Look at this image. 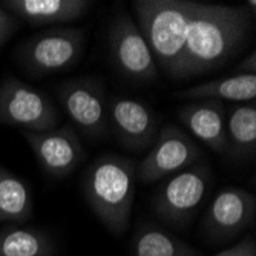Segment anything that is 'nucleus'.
<instances>
[{"instance_id":"1","label":"nucleus","mask_w":256,"mask_h":256,"mask_svg":"<svg viewBox=\"0 0 256 256\" xmlns=\"http://www.w3.org/2000/svg\"><path fill=\"white\" fill-rule=\"evenodd\" d=\"M250 32L247 6L192 2L178 80L215 71L234 57Z\"/></svg>"},{"instance_id":"2","label":"nucleus","mask_w":256,"mask_h":256,"mask_svg":"<svg viewBox=\"0 0 256 256\" xmlns=\"http://www.w3.org/2000/svg\"><path fill=\"white\" fill-rule=\"evenodd\" d=\"M136 186V162L106 154L97 158L83 176L84 198L92 212L112 235H123L132 215Z\"/></svg>"},{"instance_id":"3","label":"nucleus","mask_w":256,"mask_h":256,"mask_svg":"<svg viewBox=\"0 0 256 256\" xmlns=\"http://www.w3.org/2000/svg\"><path fill=\"white\" fill-rule=\"evenodd\" d=\"M132 8L156 66L178 80L192 0H136Z\"/></svg>"},{"instance_id":"4","label":"nucleus","mask_w":256,"mask_h":256,"mask_svg":"<svg viewBox=\"0 0 256 256\" xmlns=\"http://www.w3.org/2000/svg\"><path fill=\"white\" fill-rule=\"evenodd\" d=\"M84 50V36L76 28L43 31L22 44L18 60L28 72L44 77L71 69Z\"/></svg>"},{"instance_id":"5","label":"nucleus","mask_w":256,"mask_h":256,"mask_svg":"<svg viewBox=\"0 0 256 256\" xmlns=\"http://www.w3.org/2000/svg\"><path fill=\"white\" fill-rule=\"evenodd\" d=\"M58 110L42 90L8 77L0 83V124L44 132L58 124Z\"/></svg>"},{"instance_id":"6","label":"nucleus","mask_w":256,"mask_h":256,"mask_svg":"<svg viewBox=\"0 0 256 256\" xmlns=\"http://www.w3.org/2000/svg\"><path fill=\"white\" fill-rule=\"evenodd\" d=\"M201 158L195 140L178 126L168 124L160 129L155 143L136 164V180L144 184L166 180L194 166Z\"/></svg>"},{"instance_id":"7","label":"nucleus","mask_w":256,"mask_h":256,"mask_svg":"<svg viewBox=\"0 0 256 256\" xmlns=\"http://www.w3.org/2000/svg\"><path fill=\"white\" fill-rule=\"evenodd\" d=\"M210 181L212 170L207 162H195L166 178L154 196L156 214L172 224L186 222L204 200Z\"/></svg>"},{"instance_id":"8","label":"nucleus","mask_w":256,"mask_h":256,"mask_svg":"<svg viewBox=\"0 0 256 256\" xmlns=\"http://www.w3.org/2000/svg\"><path fill=\"white\" fill-rule=\"evenodd\" d=\"M109 50L118 72L134 83L158 78V66L136 23L126 14L114 20L109 30Z\"/></svg>"},{"instance_id":"9","label":"nucleus","mask_w":256,"mask_h":256,"mask_svg":"<svg viewBox=\"0 0 256 256\" xmlns=\"http://www.w3.org/2000/svg\"><path fill=\"white\" fill-rule=\"evenodd\" d=\"M57 97L71 122L89 138L108 132V100L103 86L90 78L71 80L58 86Z\"/></svg>"},{"instance_id":"10","label":"nucleus","mask_w":256,"mask_h":256,"mask_svg":"<svg viewBox=\"0 0 256 256\" xmlns=\"http://www.w3.org/2000/svg\"><path fill=\"white\" fill-rule=\"evenodd\" d=\"M108 122L118 142L134 152L150 149L160 134L158 117L152 108L128 97L108 102Z\"/></svg>"},{"instance_id":"11","label":"nucleus","mask_w":256,"mask_h":256,"mask_svg":"<svg viewBox=\"0 0 256 256\" xmlns=\"http://www.w3.org/2000/svg\"><path fill=\"white\" fill-rule=\"evenodd\" d=\"M31 146L42 169L54 176L71 175L84 158L77 132L71 126H62L44 132H22Z\"/></svg>"},{"instance_id":"12","label":"nucleus","mask_w":256,"mask_h":256,"mask_svg":"<svg viewBox=\"0 0 256 256\" xmlns=\"http://www.w3.org/2000/svg\"><path fill=\"white\" fill-rule=\"evenodd\" d=\"M254 216V196L241 188H226L216 194L208 206L204 226L212 238L227 241L250 228Z\"/></svg>"},{"instance_id":"13","label":"nucleus","mask_w":256,"mask_h":256,"mask_svg":"<svg viewBox=\"0 0 256 256\" xmlns=\"http://www.w3.org/2000/svg\"><path fill=\"white\" fill-rule=\"evenodd\" d=\"M178 118L192 138L214 152H227V115L222 102H192L180 109Z\"/></svg>"},{"instance_id":"14","label":"nucleus","mask_w":256,"mask_h":256,"mask_svg":"<svg viewBox=\"0 0 256 256\" xmlns=\"http://www.w3.org/2000/svg\"><path fill=\"white\" fill-rule=\"evenodd\" d=\"M10 14L20 17L31 26L69 23L82 18L92 6L88 0H5Z\"/></svg>"},{"instance_id":"15","label":"nucleus","mask_w":256,"mask_h":256,"mask_svg":"<svg viewBox=\"0 0 256 256\" xmlns=\"http://www.w3.org/2000/svg\"><path fill=\"white\" fill-rule=\"evenodd\" d=\"M186 100H215V102H240L247 103L256 98V76L236 74L227 78L206 82L186 89L180 94Z\"/></svg>"},{"instance_id":"16","label":"nucleus","mask_w":256,"mask_h":256,"mask_svg":"<svg viewBox=\"0 0 256 256\" xmlns=\"http://www.w3.org/2000/svg\"><path fill=\"white\" fill-rule=\"evenodd\" d=\"M32 216V195L28 184L0 164V224H22Z\"/></svg>"},{"instance_id":"17","label":"nucleus","mask_w":256,"mask_h":256,"mask_svg":"<svg viewBox=\"0 0 256 256\" xmlns=\"http://www.w3.org/2000/svg\"><path fill=\"white\" fill-rule=\"evenodd\" d=\"M0 256H54V246L38 228L10 224L0 228Z\"/></svg>"},{"instance_id":"18","label":"nucleus","mask_w":256,"mask_h":256,"mask_svg":"<svg viewBox=\"0 0 256 256\" xmlns=\"http://www.w3.org/2000/svg\"><path fill=\"white\" fill-rule=\"evenodd\" d=\"M227 150L240 158L256 152V102L235 106L227 115Z\"/></svg>"},{"instance_id":"19","label":"nucleus","mask_w":256,"mask_h":256,"mask_svg":"<svg viewBox=\"0 0 256 256\" xmlns=\"http://www.w3.org/2000/svg\"><path fill=\"white\" fill-rule=\"evenodd\" d=\"M132 256H200L198 252L168 234L166 230L150 224L140 227L132 238Z\"/></svg>"},{"instance_id":"20","label":"nucleus","mask_w":256,"mask_h":256,"mask_svg":"<svg viewBox=\"0 0 256 256\" xmlns=\"http://www.w3.org/2000/svg\"><path fill=\"white\" fill-rule=\"evenodd\" d=\"M215 256H256V241L253 236H247Z\"/></svg>"},{"instance_id":"21","label":"nucleus","mask_w":256,"mask_h":256,"mask_svg":"<svg viewBox=\"0 0 256 256\" xmlns=\"http://www.w3.org/2000/svg\"><path fill=\"white\" fill-rule=\"evenodd\" d=\"M17 22L12 14L5 11L4 8H0V46H2L16 31Z\"/></svg>"},{"instance_id":"22","label":"nucleus","mask_w":256,"mask_h":256,"mask_svg":"<svg viewBox=\"0 0 256 256\" xmlns=\"http://www.w3.org/2000/svg\"><path fill=\"white\" fill-rule=\"evenodd\" d=\"M238 74H253L256 76V56L252 52L241 64L238 66Z\"/></svg>"}]
</instances>
